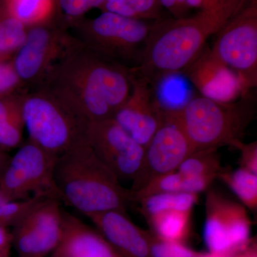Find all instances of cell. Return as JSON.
<instances>
[{"mask_svg": "<svg viewBox=\"0 0 257 257\" xmlns=\"http://www.w3.org/2000/svg\"><path fill=\"white\" fill-rule=\"evenodd\" d=\"M44 80L42 88L87 124L111 119L127 100L132 71L72 40Z\"/></svg>", "mask_w": 257, "mask_h": 257, "instance_id": "cell-1", "label": "cell"}, {"mask_svg": "<svg viewBox=\"0 0 257 257\" xmlns=\"http://www.w3.org/2000/svg\"><path fill=\"white\" fill-rule=\"evenodd\" d=\"M247 0H217L195 14L153 22L143 62L135 70L154 86L183 72Z\"/></svg>", "mask_w": 257, "mask_h": 257, "instance_id": "cell-2", "label": "cell"}, {"mask_svg": "<svg viewBox=\"0 0 257 257\" xmlns=\"http://www.w3.org/2000/svg\"><path fill=\"white\" fill-rule=\"evenodd\" d=\"M54 185L60 200L88 218L109 210L126 211L130 189L96 156L84 139L57 157Z\"/></svg>", "mask_w": 257, "mask_h": 257, "instance_id": "cell-3", "label": "cell"}, {"mask_svg": "<svg viewBox=\"0 0 257 257\" xmlns=\"http://www.w3.org/2000/svg\"><path fill=\"white\" fill-rule=\"evenodd\" d=\"M251 92L229 102L202 95L190 98L175 110H164L167 121L177 124L193 151L230 146L238 149L255 114Z\"/></svg>", "mask_w": 257, "mask_h": 257, "instance_id": "cell-4", "label": "cell"}, {"mask_svg": "<svg viewBox=\"0 0 257 257\" xmlns=\"http://www.w3.org/2000/svg\"><path fill=\"white\" fill-rule=\"evenodd\" d=\"M153 22L143 21L101 12L99 16L72 24L83 37V45L97 55L130 69H138Z\"/></svg>", "mask_w": 257, "mask_h": 257, "instance_id": "cell-5", "label": "cell"}, {"mask_svg": "<svg viewBox=\"0 0 257 257\" xmlns=\"http://www.w3.org/2000/svg\"><path fill=\"white\" fill-rule=\"evenodd\" d=\"M29 140L58 157L85 138L87 124L46 89L21 97Z\"/></svg>", "mask_w": 257, "mask_h": 257, "instance_id": "cell-6", "label": "cell"}, {"mask_svg": "<svg viewBox=\"0 0 257 257\" xmlns=\"http://www.w3.org/2000/svg\"><path fill=\"white\" fill-rule=\"evenodd\" d=\"M211 53L239 77L246 94L257 85V0H247L216 35Z\"/></svg>", "mask_w": 257, "mask_h": 257, "instance_id": "cell-7", "label": "cell"}, {"mask_svg": "<svg viewBox=\"0 0 257 257\" xmlns=\"http://www.w3.org/2000/svg\"><path fill=\"white\" fill-rule=\"evenodd\" d=\"M57 159L30 140L20 145L0 178V192L10 200L37 194L59 198L53 180Z\"/></svg>", "mask_w": 257, "mask_h": 257, "instance_id": "cell-8", "label": "cell"}, {"mask_svg": "<svg viewBox=\"0 0 257 257\" xmlns=\"http://www.w3.org/2000/svg\"><path fill=\"white\" fill-rule=\"evenodd\" d=\"M205 208L203 237L209 252L231 256L247 247L252 239L246 208L213 190L207 193Z\"/></svg>", "mask_w": 257, "mask_h": 257, "instance_id": "cell-9", "label": "cell"}, {"mask_svg": "<svg viewBox=\"0 0 257 257\" xmlns=\"http://www.w3.org/2000/svg\"><path fill=\"white\" fill-rule=\"evenodd\" d=\"M60 201L45 198L13 226V245L18 257H50L53 252L62 233Z\"/></svg>", "mask_w": 257, "mask_h": 257, "instance_id": "cell-10", "label": "cell"}, {"mask_svg": "<svg viewBox=\"0 0 257 257\" xmlns=\"http://www.w3.org/2000/svg\"><path fill=\"white\" fill-rule=\"evenodd\" d=\"M85 137L96 156L119 181L133 182L141 167L145 148L113 118L87 124Z\"/></svg>", "mask_w": 257, "mask_h": 257, "instance_id": "cell-11", "label": "cell"}, {"mask_svg": "<svg viewBox=\"0 0 257 257\" xmlns=\"http://www.w3.org/2000/svg\"><path fill=\"white\" fill-rule=\"evenodd\" d=\"M54 20L28 28L27 37L17 51L13 67L23 84L45 79L72 40Z\"/></svg>", "mask_w": 257, "mask_h": 257, "instance_id": "cell-12", "label": "cell"}, {"mask_svg": "<svg viewBox=\"0 0 257 257\" xmlns=\"http://www.w3.org/2000/svg\"><path fill=\"white\" fill-rule=\"evenodd\" d=\"M132 71V89L127 100L113 119L144 148L165 122L164 111L154 85L138 72Z\"/></svg>", "mask_w": 257, "mask_h": 257, "instance_id": "cell-13", "label": "cell"}, {"mask_svg": "<svg viewBox=\"0 0 257 257\" xmlns=\"http://www.w3.org/2000/svg\"><path fill=\"white\" fill-rule=\"evenodd\" d=\"M193 152L188 139L180 127L165 120L145 148L141 167L130 189L131 194L159 176L177 171Z\"/></svg>", "mask_w": 257, "mask_h": 257, "instance_id": "cell-14", "label": "cell"}, {"mask_svg": "<svg viewBox=\"0 0 257 257\" xmlns=\"http://www.w3.org/2000/svg\"><path fill=\"white\" fill-rule=\"evenodd\" d=\"M201 95L229 102L246 95L237 75L216 58L206 45L202 52L183 71Z\"/></svg>", "mask_w": 257, "mask_h": 257, "instance_id": "cell-15", "label": "cell"}, {"mask_svg": "<svg viewBox=\"0 0 257 257\" xmlns=\"http://www.w3.org/2000/svg\"><path fill=\"white\" fill-rule=\"evenodd\" d=\"M89 219L121 257H152L148 231L134 224L126 211H104Z\"/></svg>", "mask_w": 257, "mask_h": 257, "instance_id": "cell-16", "label": "cell"}, {"mask_svg": "<svg viewBox=\"0 0 257 257\" xmlns=\"http://www.w3.org/2000/svg\"><path fill=\"white\" fill-rule=\"evenodd\" d=\"M50 257L121 256L96 228L63 210L62 236Z\"/></svg>", "mask_w": 257, "mask_h": 257, "instance_id": "cell-17", "label": "cell"}, {"mask_svg": "<svg viewBox=\"0 0 257 257\" xmlns=\"http://www.w3.org/2000/svg\"><path fill=\"white\" fill-rule=\"evenodd\" d=\"M192 211H160L146 219L150 225V231L157 237L184 243L190 234Z\"/></svg>", "mask_w": 257, "mask_h": 257, "instance_id": "cell-18", "label": "cell"}, {"mask_svg": "<svg viewBox=\"0 0 257 257\" xmlns=\"http://www.w3.org/2000/svg\"><path fill=\"white\" fill-rule=\"evenodd\" d=\"M0 8L27 28L52 21L57 0H0Z\"/></svg>", "mask_w": 257, "mask_h": 257, "instance_id": "cell-19", "label": "cell"}, {"mask_svg": "<svg viewBox=\"0 0 257 257\" xmlns=\"http://www.w3.org/2000/svg\"><path fill=\"white\" fill-rule=\"evenodd\" d=\"M24 130L21 97L0 98V149L20 147Z\"/></svg>", "mask_w": 257, "mask_h": 257, "instance_id": "cell-20", "label": "cell"}, {"mask_svg": "<svg viewBox=\"0 0 257 257\" xmlns=\"http://www.w3.org/2000/svg\"><path fill=\"white\" fill-rule=\"evenodd\" d=\"M160 0H106L101 12H109L126 18L155 22L164 18Z\"/></svg>", "mask_w": 257, "mask_h": 257, "instance_id": "cell-21", "label": "cell"}, {"mask_svg": "<svg viewBox=\"0 0 257 257\" xmlns=\"http://www.w3.org/2000/svg\"><path fill=\"white\" fill-rule=\"evenodd\" d=\"M217 178L229 187L245 207L251 210H256V175L241 167L236 170L221 168Z\"/></svg>", "mask_w": 257, "mask_h": 257, "instance_id": "cell-22", "label": "cell"}, {"mask_svg": "<svg viewBox=\"0 0 257 257\" xmlns=\"http://www.w3.org/2000/svg\"><path fill=\"white\" fill-rule=\"evenodd\" d=\"M198 194L193 193H165L145 198L139 202L145 218L170 210L192 211L197 202Z\"/></svg>", "mask_w": 257, "mask_h": 257, "instance_id": "cell-23", "label": "cell"}, {"mask_svg": "<svg viewBox=\"0 0 257 257\" xmlns=\"http://www.w3.org/2000/svg\"><path fill=\"white\" fill-rule=\"evenodd\" d=\"M192 193V180L177 171L159 176L150 181L138 192L132 194L133 202L138 203L145 198L165 193ZM194 194V193H193Z\"/></svg>", "mask_w": 257, "mask_h": 257, "instance_id": "cell-24", "label": "cell"}, {"mask_svg": "<svg viewBox=\"0 0 257 257\" xmlns=\"http://www.w3.org/2000/svg\"><path fill=\"white\" fill-rule=\"evenodd\" d=\"M221 170L220 156L216 149L199 150L189 155L177 169L186 177H214Z\"/></svg>", "mask_w": 257, "mask_h": 257, "instance_id": "cell-25", "label": "cell"}, {"mask_svg": "<svg viewBox=\"0 0 257 257\" xmlns=\"http://www.w3.org/2000/svg\"><path fill=\"white\" fill-rule=\"evenodd\" d=\"M28 28L0 8V55L18 51L27 37Z\"/></svg>", "mask_w": 257, "mask_h": 257, "instance_id": "cell-26", "label": "cell"}, {"mask_svg": "<svg viewBox=\"0 0 257 257\" xmlns=\"http://www.w3.org/2000/svg\"><path fill=\"white\" fill-rule=\"evenodd\" d=\"M50 194H37L22 200H10L0 192V226H14L34 206Z\"/></svg>", "mask_w": 257, "mask_h": 257, "instance_id": "cell-27", "label": "cell"}, {"mask_svg": "<svg viewBox=\"0 0 257 257\" xmlns=\"http://www.w3.org/2000/svg\"><path fill=\"white\" fill-rule=\"evenodd\" d=\"M106 0H57L58 14L69 25L82 20L88 12L101 9Z\"/></svg>", "mask_w": 257, "mask_h": 257, "instance_id": "cell-28", "label": "cell"}, {"mask_svg": "<svg viewBox=\"0 0 257 257\" xmlns=\"http://www.w3.org/2000/svg\"><path fill=\"white\" fill-rule=\"evenodd\" d=\"M148 234L152 257H196L199 254L183 243L160 239L150 230Z\"/></svg>", "mask_w": 257, "mask_h": 257, "instance_id": "cell-29", "label": "cell"}, {"mask_svg": "<svg viewBox=\"0 0 257 257\" xmlns=\"http://www.w3.org/2000/svg\"><path fill=\"white\" fill-rule=\"evenodd\" d=\"M22 84L13 64L0 62V98L14 92Z\"/></svg>", "mask_w": 257, "mask_h": 257, "instance_id": "cell-30", "label": "cell"}, {"mask_svg": "<svg viewBox=\"0 0 257 257\" xmlns=\"http://www.w3.org/2000/svg\"><path fill=\"white\" fill-rule=\"evenodd\" d=\"M241 153L239 165L241 168L257 175V143L256 142L242 143L237 149Z\"/></svg>", "mask_w": 257, "mask_h": 257, "instance_id": "cell-31", "label": "cell"}, {"mask_svg": "<svg viewBox=\"0 0 257 257\" xmlns=\"http://www.w3.org/2000/svg\"><path fill=\"white\" fill-rule=\"evenodd\" d=\"M164 9L167 10L173 18H180L187 16L189 8L185 0H160Z\"/></svg>", "mask_w": 257, "mask_h": 257, "instance_id": "cell-32", "label": "cell"}, {"mask_svg": "<svg viewBox=\"0 0 257 257\" xmlns=\"http://www.w3.org/2000/svg\"><path fill=\"white\" fill-rule=\"evenodd\" d=\"M13 234L9 228L0 226V257H11Z\"/></svg>", "mask_w": 257, "mask_h": 257, "instance_id": "cell-33", "label": "cell"}, {"mask_svg": "<svg viewBox=\"0 0 257 257\" xmlns=\"http://www.w3.org/2000/svg\"><path fill=\"white\" fill-rule=\"evenodd\" d=\"M229 257H257V246L256 240H251L247 247Z\"/></svg>", "mask_w": 257, "mask_h": 257, "instance_id": "cell-34", "label": "cell"}, {"mask_svg": "<svg viewBox=\"0 0 257 257\" xmlns=\"http://www.w3.org/2000/svg\"><path fill=\"white\" fill-rule=\"evenodd\" d=\"M217 0H185L186 5L189 10L197 9V10L207 8L215 3Z\"/></svg>", "mask_w": 257, "mask_h": 257, "instance_id": "cell-35", "label": "cell"}, {"mask_svg": "<svg viewBox=\"0 0 257 257\" xmlns=\"http://www.w3.org/2000/svg\"><path fill=\"white\" fill-rule=\"evenodd\" d=\"M10 159L8 158L4 154L1 153L0 152V178L3 175V172L9 163Z\"/></svg>", "mask_w": 257, "mask_h": 257, "instance_id": "cell-36", "label": "cell"}, {"mask_svg": "<svg viewBox=\"0 0 257 257\" xmlns=\"http://www.w3.org/2000/svg\"><path fill=\"white\" fill-rule=\"evenodd\" d=\"M230 256H226V255L216 254V253H199L196 257H229Z\"/></svg>", "mask_w": 257, "mask_h": 257, "instance_id": "cell-37", "label": "cell"}]
</instances>
